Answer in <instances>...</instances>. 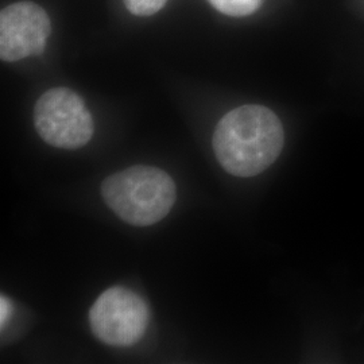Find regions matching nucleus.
<instances>
[{"mask_svg":"<svg viewBox=\"0 0 364 364\" xmlns=\"http://www.w3.org/2000/svg\"><path fill=\"white\" fill-rule=\"evenodd\" d=\"M150 320L149 306L141 296L115 287L95 301L90 323L95 336L112 347H130L144 338Z\"/></svg>","mask_w":364,"mask_h":364,"instance_id":"nucleus-4","label":"nucleus"},{"mask_svg":"<svg viewBox=\"0 0 364 364\" xmlns=\"http://www.w3.org/2000/svg\"><path fill=\"white\" fill-rule=\"evenodd\" d=\"M127 10L138 16H150L158 13L168 0H123Z\"/></svg>","mask_w":364,"mask_h":364,"instance_id":"nucleus-7","label":"nucleus"},{"mask_svg":"<svg viewBox=\"0 0 364 364\" xmlns=\"http://www.w3.org/2000/svg\"><path fill=\"white\" fill-rule=\"evenodd\" d=\"M212 144L225 171L236 177H252L267 169L279 156L285 132L272 109L262 105H242L221 117Z\"/></svg>","mask_w":364,"mask_h":364,"instance_id":"nucleus-1","label":"nucleus"},{"mask_svg":"<svg viewBox=\"0 0 364 364\" xmlns=\"http://www.w3.org/2000/svg\"><path fill=\"white\" fill-rule=\"evenodd\" d=\"M221 14L230 16H247L255 13L263 0H208Z\"/></svg>","mask_w":364,"mask_h":364,"instance_id":"nucleus-6","label":"nucleus"},{"mask_svg":"<svg viewBox=\"0 0 364 364\" xmlns=\"http://www.w3.org/2000/svg\"><path fill=\"white\" fill-rule=\"evenodd\" d=\"M34 123L46 144L76 150L93 136V119L84 100L68 88L45 92L34 109Z\"/></svg>","mask_w":364,"mask_h":364,"instance_id":"nucleus-3","label":"nucleus"},{"mask_svg":"<svg viewBox=\"0 0 364 364\" xmlns=\"http://www.w3.org/2000/svg\"><path fill=\"white\" fill-rule=\"evenodd\" d=\"M50 36V19L33 1H18L0 13V57L14 63L45 50Z\"/></svg>","mask_w":364,"mask_h":364,"instance_id":"nucleus-5","label":"nucleus"},{"mask_svg":"<svg viewBox=\"0 0 364 364\" xmlns=\"http://www.w3.org/2000/svg\"><path fill=\"white\" fill-rule=\"evenodd\" d=\"M105 204L122 220L136 227L162 220L177 192L168 173L153 166H132L109 176L102 185Z\"/></svg>","mask_w":364,"mask_h":364,"instance_id":"nucleus-2","label":"nucleus"},{"mask_svg":"<svg viewBox=\"0 0 364 364\" xmlns=\"http://www.w3.org/2000/svg\"><path fill=\"white\" fill-rule=\"evenodd\" d=\"M11 311H13V308H11L10 301L6 299L4 296H1V299H0V321H1V326H4V323L10 318Z\"/></svg>","mask_w":364,"mask_h":364,"instance_id":"nucleus-8","label":"nucleus"}]
</instances>
